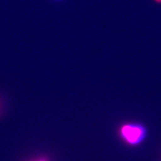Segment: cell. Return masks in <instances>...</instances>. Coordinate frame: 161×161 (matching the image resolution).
I'll return each instance as SVG.
<instances>
[{
	"mask_svg": "<svg viewBox=\"0 0 161 161\" xmlns=\"http://www.w3.org/2000/svg\"><path fill=\"white\" fill-rule=\"evenodd\" d=\"M121 139L129 146H135L140 144L146 136L147 130L142 125L126 123L120 127L119 131Z\"/></svg>",
	"mask_w": 161,
	"mask_h": 161,
	"instance_id": "obj_1",
	"label": "cell"
},
{
	"mask_svg": "<svg viewBox=\"0 0 161 161\" xmlns=\"http://www.w3.org/2000/svg\"><path fill=\"white\" fill-rule=\"evenodd\" d=\"M28 161H51L50 159L46 156H38L35 158H32Z\"/></svg>",
	"mask_w": 161,
	"mask_h": 161,
	"instance_id": "obj_2",
	"label": "cell"
},
{
	"mask_svg": "<svg viewBox=\"0 0 161 161\" xmlns=\"http://www.w3.org/2000/svg\"><path fill=\"white\" fill-rule=\"evenodd\" d=\"M3 109H4L3 101V99H2V98L0 97V116H1L2 114H3Z\"/></svg>",
	"mask_w": 161,
	"mask_h": 161,
	"instance_id": "obj_3",
	"label": "cell"
},
{
	"mask_svg": "<svg viewBox=\"0 0 161 161\" xmlns=\"http://www.w3.org/2000/svg\"><path fill=\"white\" fill-rule=\"evenodd\" d=\"M154 2H156L157 3H161V0H154Z\"/></svg>",
	"mask_w": 161,
	"mask_h": 161,
	"instance_id": "obj_4",
	"label": "cell"
}]
</instances>
